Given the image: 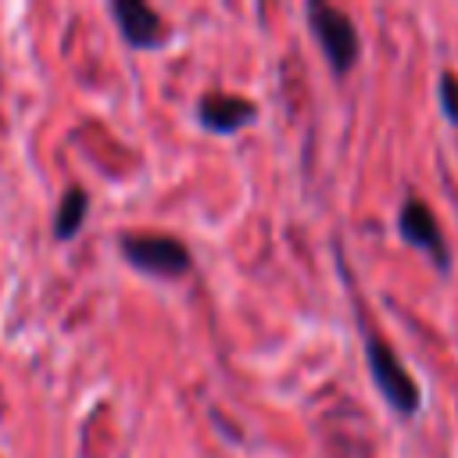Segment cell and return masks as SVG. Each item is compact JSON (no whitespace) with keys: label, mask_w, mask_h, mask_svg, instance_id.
I'll return each instance as SVG.
<instances>
[{"label":"cell","mask_w":458,"mask_h":458,"mask_svg":"<svg viewBox=\"0 0 458 458\" xmlns=\"http://www.w3.org/2000/svg\"><path fill=\"white\" fill-rule=\"evenodd\" d=\"M118 250L132 268L157 276V279H179L193 265L186 243H179L168 233H125L118 240Z\"/></svg>","instance_id":"cell-1"},{"label":"cell","mask_w":458,"mask_h":458,"mask_svg":"<svg viewBox=\"0 0 458 458\" xmlns=\"http://www.w3.org/2000/svg\"><path fill=\"white\" fill-rule=\"evenodd\" d=\"M365 361H369V372H372V383L379 386L383 401L397 411V415H415L419 404H422V394H419V383L404 372L401 358L394 354V347L386 340H379L376 333H365Z\"/></svg>","instance_id":"cell-2"},{"label":"cell","mask_w":458,"mask_h":458,"mask_svg":"<svg viewBox=\"0 0 458 458\" xmlns=\"http://www.w3.org/2000/svg\"><path fill=\"white\" fill-rule=\"evenodd\" d=\"M308 25H311V36L318 39L329 68L336 75H347L358 64V50H361V39H358L354 21L340 7H329L322 0H311L308 4Z\"/></svg>","instance_id":"cell-3"},{"label":"cell","mask_w":458,"mask_h":458,"mask_svg":"<svg viewBox=\"0 0 458 458\" xmlns=\"http://www.w3.org/2000/svg\"><path fill=\"white\" fill-rule=\"evenodd\" d=\"M397 229H401V236H404L411 247L426 250L437 268H447V243H444V236H440L437 215L429 211V204H426L422 197H408V200H404L401 218H397Z\"/></svg>","instance_id":"cell-4"},{"label":"cell","mask_w":458,"mask_h":458,"mask_svg":"<svg viewBox=\"0 0 458 458\" xmlns=\"http://www.w3.org/2000/svg\"><path fill=\"white\" fill-rule=\"evenodd\" d=\"M111 14H114L122 36L129 39V47H136V50H154L168 36L161 14L154 7H147L143 0H114Z\"/></svg>","instance_id":"cell-5"},{"label":"cell","mask_w":458,"mask_h":458,"mask_svg":"<svg viewBox=\"0 0 458 458\" xmlns=\"http://www.w3.org/2000/svg\"><path fill=\"white\" fill-rule=\"evenodd\" d=\"M197 118L208 132H236L243 129L247 122H254V104L243 100V97H233V93H204L200 104H197Z\"/></svg>","instance_id":"cell-6"},{"label":"cell","mask_w":458,"mask_h":458,"mask_svg":"<svg viewBox=\"0 0 458 458\" xmlns=\"http://www.w3.org/2000/svg\"><path fill=\"white\" fill-rule=\"evenodd\" d=\"M86 208H89V200H86V193L79 190V186H72L64 197H61V208H57V218H54V236L57 240H68V236H75L79 229H82V218H86Z\"/></svg>","instance_id":"cell-7"},{"label":"cell","mask_w":458,"mask_h":458,"mask_svg":"<svg viewBox=\"0 0 458 458\" xmlns=\"http://www.w3.org/2000/svg\"><path fill=\"white\" fill-rule=\"evenodd\" d=\"M440 107H444L447 122L458 125V75H451V72L440 75Z\"/></svg>","instance_id":"cell-8"}]
</instances>
